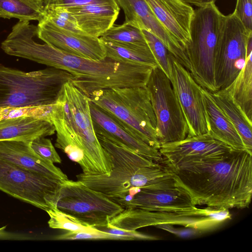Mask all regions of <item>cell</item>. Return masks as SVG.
<instances>
[{"label":"cell","mask_w":252,"mask_h":252,"mask_svg":"<svg viewBox=\"0 0 252 252\" xmlns=\"http://www.w3.org/2000/svg\"><path fill=\"white\" fill-rule=\"evenodd\" d=\"M89 98L138 139L159 150L156 118L146 87L100 90Z\"/></svg>","instance_id":"277c9868"},{"label":"cell","mask_w":252,"mask_h":252,"mask_svg":"<svg viewBox=\"0 0 252 252\" xmlns=\"http://www.w3.org/2000/svg\"><path fill=\"white\" fill-rule=\"evenodd\" d=\"M141 30L158 65L170 79L171 75L170 53L163 43L152 33L144 28Z\"/></svg>","instance_id":"d6a6232c"},{"label":"cell","mask_w":252,"mask_h":252,"mask_svg":"<svg viewBox=\"0 0 252 252\" xmlns=\"http://www.w3.org/2000/svg\"><path fill=\"white\" fill-rule=\"evenodd\" d=\"M101 145L110 156L112 171L109 175L85 174L76 176L77 180L97 191L119 205L129 201L143 188L172 177L164 166L120 145L96 135Z\"/></svg>","instance_id":"3957f363"},{"label":"cell","mask_w":252,"mask_h":252,"mask_svg":"<svg viewBox=\"0 0 252 252\" xmlns=\"http://www.w3.org/2000/svg\"><path fill=\"white\" fill-rule=\"evenodd\" d=\"M37 27V37L43 42L84 58L95 61L106 58L100 37L63 30L43 20L38 22Z\"/></svg>","instance_id":"9a60e30c"},{"label":"cell","mask_w":252,"mask_h":252,"mask_svg":"<svg viewBox=\"0 0 252 252\" xmlns=\"http://www.w3.org/2000/svg\"><path fill=\"white\" fill-rule=\"evenodd\" d=\"M55 103L41 106L0 108V120L19 117H32L51 121Z\"/></svg>","instance_id":"1f68e13d"},{"label":"cell","mask_w":252,"mask_h":252,"mask_svg":"<svg viewBox=\"0 0 252 252\" xmlns=\"http://www.w3.org/2000/svg\"><path fill=\"white\" fill-rule=\"evenodd\" d=\"M6 226L0 228V237L4 235V230Z\"/></svg>","instance_id":"ab89813d"},{"label":"cell","mask_w":252,"mask_h":252,"mask_svg":"<svg viewBox=\"0 0 252 252\" xmlns=\"http://www.w3.org/2000/svg\"><path fill=\"white\" fill-rule=\"evenodd\" d=\"M233 150L207 133L163 144L159 151L162 160L173 161L185 157L220 158L228 155Z\"/></svg>","instance_id":"d6986e66"},{"label":"cell","mask_w":252,"mask_h":252,"mask_svg":"<svg viewBox=\"0 0 252 252\" xmlns=\"http://www.w3.org/2000/svg\"><path fill=\"white\" fill-rule=\"evenodd\" d=\"M145 0L164 30L185 51L190 42L194 9L182 0Z\"/></svg>","instance_id":"e0dca14e"},{"label":"cell","mask_w":252,"mask_h":252,"mask_svg":"<svg viewBox=\"0 0 252 252\" xmlns=\"http://www.w3.org/2000/svg\"><path fill=\"white\" fill-rule=\"evenodd\" d=\"M50 219L48 222L50 227L64 229L69 231H97L94 226L84 223L74 217L65 214L56 206L46 211Z\"/></svg>","instance_id":"4dcf8cb0"},{"label":"cell","mask_w":252,"mask_h":252,"mask_svg":"<svg viewBox=\"0 0 252 252\" xmlns=\"http://www.w3.org/2000/svg\"><path fill=\"white\" fill-rule=\"evenodd\" d=\"M56 104L57 113L71 129L83 149L92 174L110 175L113 167L111 159L94 132L89 97L69 81L64 84Z\"/></svg>","instance_id":"52a82bcc"},{"label":"cell","mask_w":252,"mask_h":252,"mask_svg":"<svg viewBox=\"0 0 252 252\" xmlns=\"http://www.w3.org/2000/svg\"><path fill=\"white\" fill-rule=\"evenodd\" d=\"M170 60L171 68L170 80L188 125L187 137L208 133L202 88L171 54Z\"/></svg>","instance_id":"4fadbf2b"},{"label":"cell","mask_w":252,"mask_h":252,"mask_svg":"<svg viewBox=\"0 0 252 252\" xmlns=\"http://www.w3.org/2000/svg\"><path fill=\"white\" fill-rule=\"evenodd\" d=\"M101 40L108 59L123 63L146 64L154 67L158 65L149 46H129Z\"/></svg>","instance_id":"4316f807"},{"label":"cell","mask_w":252,"mask_h":252,"mask_svg":"<svg viewBox=\"0 0 252 252\" xmlns=\"http://www.w3.org/2000/svg\"><path fill=\"white\" fill-rule=\"evenodd\" d=\"M125 16V22L144 28L158 37L170 54L185 68L190 64L184 50L164 30L145 0H116Z\"/></svg>","instance_id":"2e32d148"},{"label":"cell","mask_w":252,"mask_h":252,"mask_svg":"<svg viewBox=\"0 0 252 252\" xmlns=\"http://www.w3.org/2000/svg\"><path fill=\"white\" fill-rule=\"evenodd\" d=\"M89 107L96 135L104 136L154 161H162L163 158L159 150L138 139L90 99Z\"/></svg>","instance_id":"ac0fdd59"},{"label":"cell","mask_w":252,"mask_h":252,"mask_svg":"<svg viewBox=\"0 0 252 252\" xmlns=\"http://www.w3.org/2000/svg\"><path fill=\"white\" fill-rule=\"evenodd\" d=\"M232 13L247 30L252 31V0H237Z\"/></svg>","instance_id":"8d00e7d4"},{"label":"cell","mask_w":252,"mask_h":252,"mask_svg":"<svg viewBox=\"0 0 252 252\" xmlns=\"http://www.w3.org/2000/svg\"><path fill=\"white\" fill-rule=\"evenodd\" d=\"M37 35V26L29 22L19 25L7 41V54L68 72L73 76L71 83L88 97L100 90L146 87L154 68L107 58L101 61L84 58L44 42L39 43L36 40Z\"/></svg>","instance_id":"7a4b0ae2"},{"label":"cell","mask_w":252,"mask_h":252,"mask_svg":"<svg viewBox=\"0 0 252 252\" xmlns=\"http://www.w3.org/2000/svg\"><path fill=\"white\" fill-rule=\"evenodd\" d=\"M41 20L63 30L86 34L79 28L74 17L66 7L43 5Z\"/></svg>","instance_id":"f546056e"},{"label":"cell","mask_w":252,"mask_h":252,"mask_svg":"<svg viewBox=\"0 0 252 252\" xmlns=\"http://www.w3.org/2000/svg\"><path fill=\"white\" fill-rule=\"evenodd\" d=\"M252 35L248 40L245 63L233 82L226 89L234 101L252 122Z\"/></svg>","instance_id":"d4e9b609"},{"label":"cell","mask_w":252,"mask_h":252,"mask_svg":"<svg viewBox=\"0 0 252 252\" xmlns=\"http://www.w3.org/2000/svg\"><path fill=\"white\" fill-rule=\"evenodd\" d=\"M37 0V1H38L39 2H42V3H43V1H44V0Z\"/></svg>","instance_id":"60d3db41"},{"label":"cell","mask_w":252,"mask_h":252,"mask_svg":"<svg viewBox=\"0 0 252 252\" xmlns=\"http://www.w3.org/2000/svg\"><path fill=\"white\" fill-rule=\"evenodd\" d=\"M114 3H117L116 0H44L43 4L68 8L94 4Z\"/></svg>","instance_id":"74e56055"},{"label":"cell","mask_w":252,"mask_h":252,"mask_svg":"<svg viewBox=\"0 0 252 252\" xmlns=\"http://www.w3.org/2000/svg\"><path fill=\"white\" fill-rule=\"evenodd\" d=\"M124 208L148 211H185L196 209L188 192L179 186L174 176L153 185L140 189Z\"/></svg>","instance_id":"5bb4252c"},{"label":"cell","mask_w":252,"mask_h":252,"mask_svg":"<svg viewBox=\"0 0 252 252\" xmlns=\"http://www.w3.org/2000/svg\"><path fill=\"white\" fill-rule=\"evenodd\" d=\"M30 143L22 140L0 141V158L51 178L68 179L54 163L38 156L31 148Z\"/></svg>","instance_id":"ffe728a7"},{"label":"cell","mask_w":252,"mask_h":252,"mask_svg":"<svg viewBox=\"0 0 252 252\" xmlns=\"http://www.w3.org/2000/svg\"><path fill=\"white\" fill-rule=\"evenodd\" d=\"M247 30L233 13L224 15L215 59L214 82L216 91L227 88L244 66L248 40Z\"/></svg>","instance_id":"8fae6325"},{"label":"cell","mask_w":252,"mask_h":252,"mask_svg":"<svg viewBox=\"0 0 252 252\" xmlns=\"http://www.w3.org/2000/svg\"><path fill=\"white\" fill-rule=\"evenodd\" d=\"M55 133L53 124L47 120L19 117L0 120V141L31 142L36 138L50 136Z\"/></svg>","instance_id":"7402d4cb"},{"label":"cell","mask_w":252,"mask_h":252,"mask_svg":"<svg viewBox=\"0 0 252 252\" xmlns=\"http://www.w3.org/2000/svg\"><path fill=\"white\" fill-rule=\"evenodd\" d=\"M53 203L61 211L90 226L106 225L124 209L102 193L78 180H62Z\"/></svg>","instance_id":"9c48e42d"},{"label":"cell","mask_w":252,"mask_h":252,"mask_svg":"<svg viewBox=\"0 0 252 252\" xmlns=\"http://www.w3.org/2000/svg\"><path fill=\"white\" fill-rule=\"evenodd\" d=\"M146 87L156 116L160 145L186 138L188 126L181 104L170 79L158 65L153 69Z\"/></svg>","instance_id":"30bf717a"},{"label":"cell","mask_w":252,"mask_h":252,"mask_svg":"<svg viewBox=\"0 0 252 252\" xmlns=\"http://www.w3.org/2000/svg\"><path fill=\"white\" fill-rule=\"evenodd\" d=\"M54 239L58 240H127L126 238L101 231H69L56 236Z\"/></svg>","instance_id":"836d02e7"},{"label":"cell","mask_w":252,"mask_h":252,"mask_svg":"<svg viewBox=\"0 0 252 252\" xmlns=\"http://www.w3.org/2000/svg\"><path fill=\"white\" fill-rule=\"evenodd\" d=\"M231 219L228 210L200 209L185 211H148L140 208H126L112 218L109 223L126 230L156 226L159 224L179 225L204 232L216 228Z\"/></svg>","instance_id":"ba28073f"},{"label":"cell","mask_w":252,"mask_h":252,"mask_svg":"<svg viewBox=\"0 0 252 252\" xmlns=\"http://www.w3.org/2000/svg\"><path fill=\"white\" fill-rule=\"evenodd\" d=\"M209 92L211 97L233 125L246 149L252 153V122L226 89Z\"/></svg>","instance_id":"cb8c5ba5"},{"label":"cell","mask_w":252,"mask_h":252,"mask_svg":"<svg viewBox=\"0 0 252 252\" xmlns=\"http://www.w3.org/2000/svg\"><path fill=\"white\" fill-rule=\"evenodd\" d=\"M185 2L193 5L197 7L205 6L211 3H215L216 0H182Z\"/></svg>","instance_id":"f35d334b"},{"label":"cell","mask_w":252,"mask_h":252,"mask_svg":"<svg viewBox=\"0 0 252 252\" xmlns=\"http://www.w3.org/2000/svg\"><path fill=\"white\" fill-rule=\"evenodd\" d=\"M73 77L53 67L25 72L0 63V108L54 104Z\"/></svg>","instance_id":"5b68a950"},{"label":"cell","mask_w":252,"mask_h":252,"mask_svg":"<svg viewBox=\"0 0 252 252\" xmlns=\"http://www.w3.org/2000/svg\"><path fill=\"white\" fill-rule=\"evenodd\" d=\"M33 151L41 158L53 163H61L62 159L51 141L45 137H39L30 143Z\"/></svg>","instance_id":"e575fe53"},{"label":"cell","mask_w":252,"mask_h":252,"mask_svg":"<svg viewBox=\"0 0 252 252\" xmlns=\"http://www.w3.org/2000/svg\"><path fill=\"white\" fill-rule=\"evenodd\" d=\"M224 17L215 3L194 10L190 25V42L185 49L192 77L210 92L216 91L215 59Z\"/></svg>","instance_id":"8992f818"},{"label":"cell","mask_w":252,"mask_h":252,"mask_svg":"<svg viewBox=\"0 0 252 252\" xmlns=\"http://www.w3.org/2000/svg\"><path fill=\"white\" fill-rule=\"evenodd\" d=\"M62 180L51 178L0 158V190L45 211Z\"/></svg>","instance_id":"7c38bea8"},{"label":"cell","mask_w":252,"mask_h":252,"mask_svg":"<svg viewBox=\"0 0 252 252\" xmlns=\"http://www.w3.org/2000/svg\"><path fill=\"white\" fill-rule=\"evenodd\" d=\"M94 227L102 232L124 237L127 240H156L158 239V237L140 233L136 230H126L117 228L111 225L109 222L105 225Z\"/></svg>","instance_id":"d590c367"},{"label":"cell","mask_w":252,"mask_h":252,"mask_svg":"<svg viewBox=\"0 0 252 252\" xmlns=\"http://www.w3.org/2000/svg\"><path fill=\"white\" fill-rule=\"evenodd\" d=\"M85 33L100 37L116 21L120 8L117 3L94 4L66 8Z\"/></svg>","instance_id":"44dd1931"},{"label":"cell","mask_w":252,"mask_h":252,"mask_svg":"<svg viewBox=\"0 0 252 252\" xmlns=\"http://www.w3.org/2000/svg\"><path fill=\"white\" fill-rule=\"evenodd\" d=\"M100 38L108 41L139 47L148 46L141 30L129 23L114 25Z\"/></svg>","instance_id":"f1b7e54d"},{"label":"cell","mask_w":252,"mask_h":252,"mask_svg":"<svg viewBox=\"0 0 252 252\" xmlns=\"http://www.w3.org/2000/svg\"><path fill=\"white\" fill-rule=\"evenodd\" d=\"M43 6V3L35 0H0V17L39 22L42 18Z\"/></svg>","instance_id":"83f0119b"},{"label":"cell","mask_w":252,"mask_h":252,"mask_svg":"<svg viewBox=\"0 0 252 252\" xmlns=\"http://www.w3.org/2000/svg\"><path fill=\"white\" fill-rule=\"evenodd\" d=\"M202 92L209 126L208 133L234 150L246 149L235 127L212 100L209 91L202 88Z\"/></svg>","instance_id":"603a6c76"},{"label":"cell","mask_w":252,"mask_h":252,"mask_svg":"<svg viewBox=\"0 0 252 252\" xmlns=\"http://www.w3.org/2000/svg\"><path fill=\"white\" fill-rule=\"evenodd\" d=\"M196 205L216 210L249 207L252 195V153L233 150L220 158L185 157L161 161Z\"/></svg>","instance_id":"6da1fadb"},{"label":"cell","mask_w":252,"mask_h":252,"mask_svg":"<svg viewBox=\"0 0 252 252\" xmlns=\"http://www.w3.org/2000/svg\"><path fill=\"white\" fill-rule=\"evenodd\" d=\"M54 112L51 122L56 132L55 146L66 154L71 160L77 163L81 167L83 173L92 174L83 150L71 129L57 113L56 104Z\"/></svg>","instance_id":"484cf974"}]
</instances>
